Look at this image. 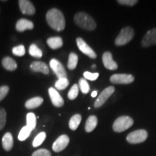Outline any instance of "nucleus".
<instances>
[{
	"instance_id": "1",
	"label": "nucleus",
	"mask_w": 156,
	"mask_h": 156,
	"mask_svg": "<svg viewBox=\"0 0 156 156\" xmlns=\"http://www.w3.org/2000/svg\"><path fill=\"white\" fill-rule=\"evenodd\" d=\"M46 21L51 28L56 31H62L65 28V18L63 13L56 8L51 9L47 12Z\"/></svg>"
},
{
	"instance_id": "2",
	"label": "nucleus",
	"mask_w": 156,
	"mask_h": 156,
	"mask_svg": "<svg viewBox=\"0 0 156 156\" xmlns=\"http://www.w3.org/2000/svg\"><path fill=\"white\" fill-rule=\"evenodd\" d=\"M74 20L80 28L84 30H93L96 28V23L93 17L83 12H77L74 17Z\"/></svg>"
},
{
	"instance_id": "3",
	"label": "nucleus",
	"mask_w": 156,
	"mask_h": 156,
	"mask_svg": "<svg viewBox=\"0 0 156 156\" xmlns=\"http://www.w3.org/2000/svg\"><path fill=\"white\" fill-rule=\"evenodd\" d=\"M134 120L128 116H122L116 119L113 124V129L116 132H122L133 125Z\"/></svg>"
},
{
	"instance_id": "4",
	"label": "nucleus",
	"mask_w": 156,
	"mask_h": 156,
	"mask_svg": "<svg viewBox=\"0 0 156 156\" xmlns=\"http://www.w3.org/2000/svg\"><path fill=\"white\" fill-rule=\"evenodd\" d=\"M134 36V30L131 27H125L120 31L119 34L115 40V44L116 46H123L130 41Z\"/></svg>"
},
{
	"instance_id": "5",
	"label": "nucleus",
	"mask_w": 156,
	"mask_h": 156,
	"mask_svg": "<svg viewBox=\"0 0 156 156\" xmlns=\"http://www.w3.org/2000/svg\"><path fill=\"white\" fill-rule=\"evenodd\" d=\"M148 136L147 132L145 129L136 130L129 133L126 136V141L131 144L142 143L147 140Z\"/></svg>"
},
{
	"instance_id": "6",
	"label": "nucleus",
	"mask_w": 156,
	"mask_h": 156,
	"mask_svg": "<svg viewBox=\"0 0 156 156\" xmlns=\"http://www.w3.org/2000/svg\"><path fill=\"white\" fill-rule=\"evenodd\" d=\"M51 69L54 71V73L56 74L58 79L61 78H67V72L64 69L63 64H62L59 61H58L56 58H52L51 59L49 63Z\"/></svg>"
},
{
	"instance_id": "7",
	"label": "nucleus",
	"mask_w": 156,
	"mask_h": 156,
	"mask_svg": "<svg viewBox=\"0 0 156 156\" xmlns=\"http://www.w3.org/2000/svg\"><path fill=\"white\" fill-rule=\"evenodd\" d=\"M114 91L115 88L114 86H109L103 90L94 103V106L95 108H99V107L103 106L106 103V101L108 100V98H110L111 95L114 93Z\"/></svg>"
},
{
	"instance_id": "8",
	"label": "nucleus",
	"mask_w": 156,
	"mask_h": 156,
	"mask_svg": "<svg viewBox=\"0 0 156 156\" xmlns=\"http://www.w3.org/2000/svg\"><path fill=\"white\" fill-rule=\"evenodd\" d=\"M134 80V76L129 74H115L110 77V81L114 84H129Z\"/></svg>"
},
{
	"instance_id": "9",
	"label": "nucleus",
	"mask_w": 156,
	"mask_h": 156,
	"mask_svg": "<svg viewBox=\"0 0 156 156\" xmlns=\"http://www.w3.org/2000/svg\"><path fill=\"white\" fill-rule=\"evenodd\" d=\"M69 136L66 135V134H62V135L58 136L57 139L55 140V142H54L53 146H52V149L56 153H58V152L64 151L67 147V145H69Z\"/></svg>"
},
{
	"instance_id": "10",
	"label": "nucleus",
	"mask_w": 156,
	"mask_h": 156,
	"mask_svg": "<svg viewBox=\"0 0 156 156\" xmlns=\"http://www.w3.org/2000/svg\"><path fill=\"white\" fill-rule=\"evenodd\" d=\"M76 41H77V46L78 48H79L80 51L83 52L84 54L88 56L89 57L91 58H95L97 57L96 54H95V52L93 50V48L90 47L87 43L85 42L83 38H77Z\"/></svg>"
},
{
	"instance_id": "11",
	"label": "nucleus",
	"mask_w": 156,
	"mask_h": 156,
	"mask_svg": "<svg viewBox=\"0 0 156 156\" xmlns=\"http://www.w3.org/2000/svg\"><path fill=\"white\" fill-rule=\"evenodd\" d=\"M19 7L21 12L24 15H33L36 12V9H35L34 5H33L30 1L28 0H20Z\"/></svg>"
},
{
	"instance_id": "12",
	"label": "nucleus",
	"mask_w": 156,
	"mask_h": 156,
	"mask_svg": "<svg viewBox=\"0 0 156 156\" xmlns=\"http://www.w3.org/2000/svg\"><path fill=\"white\" fill-rule=\"evenodd\" d=\"M48 94H49V97L51 98V101L52 104L54 106L59 108V107L64 106V99L62 98V97L60 95V94L56 89H54V87H50L48 89Z\"/></svg>"
},
{
	"instance_id": "13",
	"label": "nucleus",
	"mask_w": 156,
	"mask_h": 156,
	"mask_svg": "<svg viewBox=\"0 0 156 156\" xmlns=\"http://www.w3.org/2000/svg\"><path fill=\"white\" fill-rule=\"evenodd\" d=\"M156 44V28L149 30L145 35L142 41V45L144 47H149Z\"/></svg>"
},
{
	"instance_id": "14",
	"label": "nucleus",
	"mask_w": 156,
	"mask_h": 156,
	"mask_svg": "<svg viewBox=\"0 0 156 156\" xmlns=\"http://www.w3.org/2000/svg\"><path fill=\"white\" fill-rule=\"evenodd\" d=\"M103 64L106 69L110 70H116L118 68L116 62L113 59L112 54L111 52L106 51L103 54Z\"/></svg>"
},
{
	"instance_id": "15",
	"label": "nucleus",
	"mask_w": 156,
	"mask_h": 156,
	"mask_svg": "<svg viewBox=\"0 0 156 156\" xmlns=\"http://www.w3.org/2000/svg\"><path fill=\"white\" fill-rule=\"evenodd\" d=\"M34 28L33 22L27 19H20L16 23L15 28L18 32H23L26 30H32Z\"/></svg>"
},
{
	"instance_id": "16",
	"label": "nucleus",
	"mask_w": 156,
	"mask_h": 156,
	"mask_svg": "<svg viewBox=\"0 0 156 156\" xmlns=\"http://www.w3.org/2000/svg\"><path fill=\"white\" fill-rule=\"evenodd\" d=\"M30 69L36 73H42L45 75H48L49 73V69L47 64L42 62H34L31 63Z\"/></svg>"
},
{
	"instance_id": "17",
	"label": "nucleus",
	"mask_w": 156,
	"mask_h": 156,
	"mask_svg": "<svg viewBox=\"0 0 156 156\" xmlns=\"http://www.w3.org/2000/svg\"><path fill=\"white\" fill-rule=\"evenodd\" d=\"M2 67L5 68V69L8 70V71H15L17 68V64L15 59L9 57V56H5L3 58L2 62Z\"/></svg>"
},
{
	"instance_id": "18",
	"label": "nucleus",
	"mask_w": 156,
	"mask_h": 156,
	"mask_svg": "<svg viewBox=\"0 0 156 156\" xmlns=\"http://www.w3.org/2000/svg\"><path fill=\"white\" fill-rule=\"evenodd\" d=\"M43 102L44 99L41 97H34L27 101L25 103V106L28 109H34L40 106Z\"/></svg>"
},
{
	"instance_id": "19",
	"label": "nucleus",
	"mask_w": 156,
	"mask_h": 156,
	"mask_svg": "<svg viewBox=\"0 0 156 156\" xmlns=\"http://www.w3.org/2000/svg\"><path fill=\"white\" fill-rule=\"evenodd\" d=\"M13 136L10 132H7L2 137V146L6 151H11L13 147Z\"/></svg>"
},
{
	"instance_id": "20",
	"label": "nucleus",
	"mask_w": 156,
	"mask_h": 156,
	"mask_svg": "<svg viewBox=\"0 0 156 156\" xmlns=\"http://www.w3.org/2000/svg\"><path fill=\"white\" fill-rule=\"evenodd\" d=\"M47 44L51 49H57L62 47L63 46V41L59 36L51 37L47 39Z\"/></svg>"
},
{
	"instance_id": "21",
	"label": "nucleus",
	"mask_w": 156,
	"mask_h": 156,
	"mask_svg": "<svg viewBox=\"0 0 156 156\" xmlns=\"http://www.w3.org/2000/svg\"><path fill=\"white\" fill-rule=\"evenodd\" d=\"M98 124V119L94 115L90 116L85 123V131L86 132H91L95 129Z\"/></svg>"
},
{
	"instance_id": "22",
	"label": "nucleus",
	"mask_w": 156,
	"mask_h": 156,
	"mask_svg": "<svg viewBox=\"0 0 156 156\" xmlns=\"http://www.w3.org/2000/svg\"><path fill=\"white\" fill-rule=\"evenodd\" d=\"M82 120V116L80 114H75L74 116L70 119L69 122V126L72 130L75 131L79 126Z\"/></svg>"
},
{
	"instance_id": "23",
	"label": "nucleus",
	"mask_w": 156,
	"mask_h": 156,
	"mask_svg": "<svg viewBox=\"0 0 156 156\" xmlns=\"http://www.w3.org/2000/svg\"><path fill=\"white\" fill-rule=\"evenodd\" d=\"M78 62V56L76 54L70 53L69 56V59H68V63H67V67L68 69L70 70L75 69L77 67Z\"/></svg>"
},
{
	"instance_id": "24",
	"label": "nucleus",
	"mask_w": 156,
	"mask_h": 156,
	"mask_svg": "<svg viewBox=\"0 0 156 156\" xmlns=\"http://www.w3.org/2000/svg\"><path fill=\"white\" fill-rule=\"evenodd\" d=\"M27 125L31 129H34L36 126V116L34 113H28L26 116Z\"/></svg>"
},
{
	"instance_id": "25",
	"label": "nucleus",
	"mask_w": 156,
	"mask_h": 156,
	"mask_svg": "<svg viewBox=\"0 0 156 156\" xmlns=\"http://www.w3.org/2000/svg\"><path fill=\"white\" fill-rule=\"evenodd\" d=\"M32 132V129L28 127V126H25L21 129L18 134V140L20 141H24L30 136V134Z\"/></svg>"
},
{
	"instance_id": "26",
	"label": "nucleus",
	"mask_w": 156,
	"mask_h": 156,
	"mask_svg": "<svg viewBox=\"0 0 156 156\" xmlns=\"http://www.w3.org/2000/svg\"><path fill=\"white\" fill-rule=\"evenodd\" d=\"M29 54L30 56L36 58H41L43 55L41 50L34 44L30 45V48H29Z\"/></svg>"
},
{
	"instance_id": "27",
	"label": "nucleus",
	"mask_w": 156,
	"mask_h": 156,
	"mask_svg": "<svg viewBox=\"0 0 156 156\" xmlns=\"http://www.w3.org/2000/svg\"><path fill=\"white\" fill-rule=\"evenodd\" d=\"M46 134L44 132H40L38 135H37L35 139L33 141V146L34 147H37L38 146H40L41 145H42L43 142H44V140H46Z\"/></svg>"
},
{
	"instance_id": "28",
	"label": "nucleus",
	"mask_w": 156,
	"mask_h": 156,
	"mask_svg": "<svg viewBox=\"0 0 156 156\" xmlns=\"http://www.w3.org/2000/svg\"><path fill=\"white\" fill-rule=\"evenodd\" d=\"M69 82L67 80V78H61V79H58L55 83V87L57 90H64L67 88L69 85Z\"/></svg>"
},
{
	"instance_id": "29",
	"label": "nucleus",
	"mask_w": 156,
	"mask_h": 156,
	"mask_svg": "<svg viewBox=\"0 0 156 156\" xmlns=\"http://www.w3.org/2000/svg\"><path fill=\"white\" fill-rule=\"evenodd\" d=\"M79 87L80 88L82 93L87 94L90 91V85L85 78H80L79 80Z\"/></svg>"
},
{
	"instance_id": "30",
	"label": "nucleus",
	"mask_w": 156,
	"mask_h": 156,
	"mask_svg": "<svg viewBox=\"0 0 156 156\" xmlns=\"http://www.w3.org/2000/svg\"><path fill=\"white\" fill-rule=\"evenodd\" d=\"M78 93H79V85L77 84H75L71 89L69 90V93H68V98L69 100H75L76 98L77 97Z\"/></svg>"
},
{
	"instance_id": "31",
	"label": "nucleus",
	"mask_w": 156,
	"mask_h": 156,
	"mask_svg": "<svg viewBox=\"0 0 156 156\" xmlns=\"http://www.w3.org/2000/svg\"><path fill=\"white\" fill-rule=\"evenodd\" d=\"M12 53L14 55L17 56H23L25 54V48L23 45H19L12 48Z\"/></svg>"
},
{
	"instance_id": "32",
	"label": "nucleus",
	"mask_w": 156,
	"mask_h": 156,
	"mask_svg": "<svg viewBox=\"0 0 156 156\" xmlns=\"http://www.w3.org/2000/svg\"><path fill=\"white\" fill-rule=\"evenodd\" d=\"M6 118H7V113L3 108H0V131L2 130L6 124Z\"/></svg>"
},
{
	"instance_id": "33",
	"label": "nucleus",
	"mask_w": 156,
	"mask_h": 156,
	"mask_svg": "<svg viewBox=\"0 0 156 156\" xmlns=\"http://www.w3.org/2000/svg\"><path fill=\"white\" fill-rule=\"evenodd\" d=\"M84 77H85V80H88L90 81H94L96 80L97 78L98 77L99 74L98 73H90V72H85L83 74Z\"/></svg>"
},
{
	"instance_id": "34",
	"label": "nucleus",
	"mask_w": 156,
	"mask_h": 156,
	"mask_svg": "<svg viewBox=\"0 0 156 156\" xmlns=\"http://www.w3.org/2000/svg\"><path fill=\"white\" fill-rule=\"evenodd\" d=\"M32 156H51V153L46 149H39L35 151Z\"/></svg>"
},
{
	"instance_id": "35",
	"label": "nucleus",
	"mask_w": 156,
	"mask_h": 156,
	"mask_svg": "<svg viewBox=\"0 0 156 156\" xmlns=\"http://www.w3.org/2000/svg\"><path fill=\"white\" fill-rule=\"evenodd\" d=\"M9 87L7 85H3L0 87V101H2L7 96V93H9Z\"/></svg>"
},
{
	"instance_id": "36",
	"label": "nucleus",
	"mask_w": 156,
	"mask_h": 156,
	"mask_svg": "<svg viewBox=\"0 0 156 156\" xmlns=\"http://www.w3.org/2000/svg\"><path fill=\"white\" fill-rule=\"evenodd\" d=\"M117 2L122 5H126V6H134L138 2L136 0H118Z\"/></svg>"
},
{
	"instance_id": "37",
	"label": "nucleus",
	"mask_w": 156,
	"mask_h": 156,
	"mask_svg": "<svg viewBox=\"0 0 156 156\" xmlns=\"http://www.w3.org/2000/svg\"><path fill=\"white\" fill-rule=\"evenodd\" d=\"M97 93H98V92H97L96 90H94V91H93L92 93H91V96H92L93 98H95V97H96V96H97Z\"/></svg>"
},
{
	"instance_id": "38",
	"label": "nucleus",
	"mask_w": 156,
	"mask_h": 156,
	"mask_svg": "<svg viewBox=\"0 0 156 156\" xmlns=\"http://www.w3.org/2000/svg\"><path fill=\"white\" fill-rule=\"evenodd\" d=\"M92 68H93V69H95V64H94V65H93Z\"/></svg>"
}]
</instances>
